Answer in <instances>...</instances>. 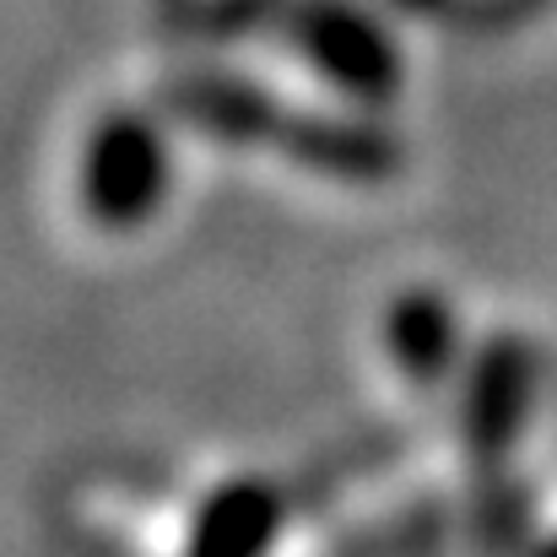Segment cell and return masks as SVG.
Returning <instances> with one entry per match:
<instances>
[{
  "label": "cell",
  "instance_id": "cell-3",
  "mask_svg": "<svg viewBox=\"0 0 557 557\" xmlns=\"http://www.w3.org/2000/svg\"><path fill=\"white\" fill-rule=\"evenodd\" d=\"M169 189H174V147L152 114L109 109L92 120V131H82L71 158V195L82 222L114 238L141 233L147 222L163 216Z\"/></svg>",
  "mask_w": 557,
  "mask_h": 557
},
{
  "label": "cell",
  "instance_id": "cell-7",
  "mask_svg": "<svg viewBox=\"0 0 557 557\" xmlns=\"http://www.w3.org/2000/svg\"><path fill=\"white\" fill-rule=\"evenodd\" d=\"M200 5H216V11H238V16H260L271 0H200Z\"/></svg>",
  "mask_w": 557,
  "mask_h": 557
},
{
  "label": "cell",
  "instance_id": "cell-1",
  "mask_svg": "<svg viewBox=\"0 0 557 557\" xmlns=\"http://www.w3.org/2000/svg\"><path fill=\"white\" fill-rule=\"evenodd\" d=\"M180 109L195 131L244 152H282L304 174L331 185H389L400 174V141L369 109H331L293 92H276L249 76H200L180 92Z\"/></svg>",
  "mask_w": 557,
  "mask_h": 557
},
{
  "label": "cell",
  "instance_id": "cell-4",
  "mask_svg": "<svg viewBox=\"0 0 557 557\" xmlns=\"http://www.w3.org/2000/svg\"><path fill=\"white\" fill-rule=\"evenodd\" d=\"M455 389H460V406H455L460 455L471 466V482L493 487L515 471V455L531 433V411L542 389V358L531 336H515V331L487 336L466 358Z\"/></svg>",
  "mask_w": 557,
  "mask_h": 557
},
{
  "label": "cell",
  "instance_id": "cell-5",
  "mask_svg": "<svg viewBox=\"0 0 557 557\" xmlns=\"http://www.w3.org/2000/svg\"><path fill=\"white\" fill-rule=\"evenodd\" d=\"M379 347L411 389H444L466 369L460 314L438 287H406L379 314Z\"/></svg>",
  "mask_w": 557,
  "mask_h": 557
},
{
  "label": "cell",
  "instance_id": "cell-6",
  "mask_svg": "<svg viewBox=\"0 0 557 557\" xmlns=\"http://www.w3.org/2000/svg\"><path fill=\"white\" fill-rule=\"evenodd\" d=\"M189 531L180 547H216V553H233V547H271L287 509L282 498L265 487V482H222L211 487L200 504H189Z\"/></svg>",
  "mask_w": 557,
  "mask_h": 557
},
{
  "label": "cell",
  "instance_id": "cell-2",
  "mask_svg": "<svg viewBox=\"0 0 557 557\" xmlns=\"http://www.w3.org/2000/svg\"><path fill=\"white\" fill-rule=\"evenodd\" d=\"M276 33V49L331 92L336 103L379 114L406 87V54L395 33L358 0H271L260 11Z\"/></svg>",
  "mask_w": 557,
  "mask_h": 557
}]
</instances>
